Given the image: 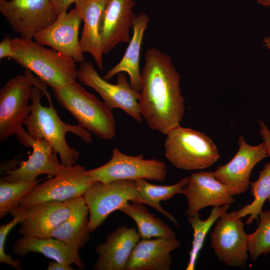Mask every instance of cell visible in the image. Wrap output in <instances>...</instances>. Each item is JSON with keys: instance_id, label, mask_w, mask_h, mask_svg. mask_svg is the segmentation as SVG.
Listing matches in <instances>:
<instances>
[{"instance_id": "obj_35", "label": "cell", "mask_w": 270, "mask_h": 270, "mask_svg": "<svg viewBox=\"0 0 270 270\" xmlns=\"http://www.w3.org/2000/svg\"><path fill=\"white\" fill-rule=\"evenodd\" d=\"M48 270H74V268L70 264H62L56 261L51 262L49 263Z\"/></svg>"}, {"instance_id": "obj_37", "label": "cell", "mask_w": 270, "mask_h": 270, "mask_svg": "<svg viewBox=\"0 0 270 270\" xmlns=\"http://www.w3.org/2000/svg\"><path fill=\"white\" fill-rule=\"evenodd\" d=\"M264 46L270 51V36L264 38Z\"/></svg>"}, {"instance_id": "obj_30", "label": "cell", "mask_w": 270, "mask_h": 270, "mask_svg": "<svg viewBox=\"0 0 270 270\" xmlns=\"http://www.w3.org/2000/svg\"><path fill=\"white\" fill-rule=\"evenodd\" d=\"M258 218L256 230L248 234V252L252 262H255L260 254L266 256L270 252V210L262 211Z\"/></svg>"}, {"instance_id": "obj_23", "label": "cell", "mask_w": 270, "mask_h": 270, "mask_svg": "<svg viewBox=\"0 0 270 270\" xmlns=\"http://www.w3.org/2000/svg\"><path fill=\"white\" fill-rule=\"evenodd\" d=\"M12 250L20 256H24L30 252H39L62 264H74L79 270H84L85 266L78 252L56 238L23 236L14 242Z\"/></svg>"}, {"instance_id": "obj_7", "label": "cell", "mask_w": 270, "mask_h": 270, "mask_svg": "<svg viewBox=\"0 0 270 270\" xmlns=\"http://www.w3.org/2000/svg\"><path fill=\"white\" fill-rule=\"evenodd\" d=\"M88 207L89 230L94 232L108 216L127 202H136L139 196L135 180H120L107 183L96 181L82 196Z\"/></svg>"}, {"instance_id": "obj_24", "label": "cell", "mask_w": 270, "mask_h": 270, "mask_svg": "<svg viewBox=\"0 0 270 270\" xmlns=\"http://www.w3.org/2000/svg\"><path fill=\"white\" fill-rule=\"evenodd\" d=\"M89 211L83 196L72 199L70 215L50 234L78 252L90 240Z\"/></svg>"}, {"instance_id": "obj_18", "label": "cell", "mask_w": 270, "mask_h": 270, "mask_svg": "<svg viewBox=\"0 0 270 270\" xmlns=\"http://www.w3.org/2000/svg\"><path fill=\"white\" fill-rule=\"evenodd\" d=\"M134 0H109L100 22L102 52L107 54L120 42L128 43L134 14Z\"/></svg>"}, {"instance_id": "obj_26", "label": "cell", "mask_w": 270, "mask_h": 270, "mask_svg": "<svg viewBox=\"0 0 270 270\" xmlns=\"http://www.w3.org/2000/svg\"><path fill=\"white\" fill-rule=\"evenodd\" d=\"M119 210L134 220L142 239L176 238L174 231L161 219L149 212L143 204L128 202Z\"/></svg>"}, {"instance_id": "obj_1", "label": "cell", "mask_w": 270, "mask_h": 270, "mask_svg": "<svg viewBox=\"0 0 270 270\" xmlns=\"http://www.w3.org/2000/svg\"><path fill=\"white\" fill-rule=\"evenodd\" d=\"M140 74L138 100L142 118L150 128L167 135L180 126L184 114L180 75L170 57L155 48L146 50Z\"/></svg>"}, {"instance_id": "obj_19", "label": "cell", "mask_w": 270, "mask_h": 270, "mask_svg": "<svg viewBox=\"0 0 270 270\" xmlns=\"http://www.w3.org/2000/svg\"><path fill=\"white\" fill-rule=\"evenodd\" d=\"M72 199L26 206L28 212L20 223L18 233L22 236L50 238L52 231L70 215Z\"/></svg>"}, {"instance_id": "obj_10", "label": "cell", "mask_w": 270, "mask_h": 270, "mask_svg": "<svg viewBox=\"0 0 270 270\" xmlns=\"http://www.w3.org/2000/svg\"><path fill=\"white\" fill-rule=\"evenodd\" d=\"M0 12L24 39H33L58 16L50 0H0Z\"/></svg>"}, {"instance_id": "obj_21", "label": "cell", "mask_w": 270, "mask_h": 270, "mask_svg": "<svg viewBox=\"0 0 270 270\" xmlns=\"http://www.w3.org/2000/svg\"><path fill=\"white\" fill-rule=\"evenodd\" d=\"M109 0H76L75 8L84 23L80 38L83 52H88L94 58L100 72L103 70L102 44L100 34V22Z\"/></svg>"}, {"instance_id": "obj_12", "label": "cell", "mask_w": 270, "mask_h": 270, "mask_svg": "<svg viewBox=\"0 0 270 270\" xmlns=\"http://www.w3.org/2000/svg\"><path fill=\"white\" fill-rule=\"evenodd\" d=\"M86 171L79 164L67 166L58 175L37 184L31 192L22 200L20 204L30 206L50 201L66 202L82 196L88 188L96 182Z\"/></svg>"}, {"instance_id": "obj_20", "label": "cell", "mask_w": 270, "mask_h": 270, "mask_svg": "<svg viewBox=\"0 0 270 270\" xmlns=\"http://www.w3.org/2000/svg\"><path fill=\"white\" fill-rule=\"evenodd\" d=\"M180 246L176 238L140 240L132 252L126 270H170L172 264L170 253Z\"/></svg>"}, {"instance_id": "obj_8", "label": "cell", "mask_w": 270, "mask_h": 270, "mask_svg": "<svg viewBox=\"0 0 270 270\" xmlns=\"http://www.w3.org/2000/svg\"><path fill=\"white\" fill-rule=\"evenodd\" d=\"M77 78L96 91L112 110L121 109L136 122H142L138 100L139 92L132 88L125 72L118 74L116 84H112L100 76L92 62L84 60L78 68Z\"/></svg>"}, {"instance_id": "obj_6", "label": "cell", "mask_w": 270, "mask_h": 270, "mask_svg": "<svg viewBox=\"0 0 270 270\" xmlns=\"http://www.w3.org/2000/svg\"><path fill=\"white\" fill-rule=\"evenodd\" d=\"M33 76L26 70L24 74L10 79L0 90V141L6 140L22 130V124L30 114L29 104Z\"/></svg>"}, {"instance_id": "obj_4", "label": "cell", "mask_w": 270, "mask_h": 270, "mask_svg": "<svg viewBox=\"0 0 270 270\" xmlns=\"http://www.w3.org/2000/svg\"><path fill=\"white\" fill-rule=\"evenodd\" d=\"M52 89L56 101L78 124L102 140H111L115 136L116 126L112 110L80 84L74 81Z\"/></svg>"}, {"instance_id": "obj_36", "label": "cell", "mask_w": 270, "mask_h": 270, "mask_svg": "<svg viewBox=\"0 0 270 270\" xmlns=\"http://www.w3.org/2000/svg\"><path fill=\"white\" fill-rule=\"evenodd\" d=\"M257 2L263 6H270V0H256Z\"/></svg>"}, {"instance_id": "obj_15", "label": "cell", "mask_w": 270, "mask_h": 270, "mask_svg": "<svg viewBox=\"0 0 270 270\" xmlns=\"http://www.w3.org/2000/svg\"><path fill=\"white\" fill-rule=\"evenodd\" d=\"M183 190L188 203L185 212L188 218L207 206L230 205L235 202L227 186L219 182L212 171L192 173Z\"/></svg>"}, {"instance_id": "obj_16", "label": "cell", "mask_w": 270, "mask_h": 270, "mask_svg": "<svg viewBox=\"0 0 270 270\" xmlns=\"http://www.w3.org/2000/svg\"><path fill=\"white\" fill-rule=\"evenodd\" d=\"M22 145L32 148V154L26 160L22 161L18 168L4 172L0 180L33 182L42 174L57 176L67 167L59 163L56 154L45 140H34L28 134Z\"/></svg>"}, {"instance_id": "obj_5", "label": "cell", "mask_w": 270, "mask_h": 270, "mask_svg": "<svg viewBox=\"0 0 270 270\" xmlns=\"http://www.w3.org/2000/svg\"><path fill=\"white\" fill-rule=\"evenodd\" d=\"M166 136L165 156L178 168L186 170L206 168L220 157L214 142L203 132L179 126Z\"/></svg>"}, {"instance_id": "obj_27", "label": "cell", "mask_w": 270, "mask_h": 270, "mask_svg": "<svg viewBox=\"0 0 270 270\" xmlns=\"http://www.w3.org/2000/svg\"><path fill=\"white\" fill-rule=\"evenodd\" d=\"M230 204L220 206H213L207 219L202 220L198 212L190 217L188 218V222L192 226L193 230V240L192 248L189 252V260L186 270H194L198 254L202 248L204 242L212 226L224 213L227 212Z\"/></svg>"}, {"instance_id": "obj_22", "label": "cell", "mask_w": 270, "mask_h": 270, "mask_svg": "<svg viewBox=\"0 0 270 270\" xmlns=\"http://www.w3.org/2000/svg\"><path fill=\"white\" fill-rule=\"evenodd\" d=\"M150 18L146 13L141 12L134 15L133 20L132 34L121 60L106 72L103 78L107 80L118 74L126 73L131 86L135 90H141V74L140 60L141 46L144 32L147 28Z\"/></svg>"}, {"instance_id": "obj_11", "label": "cell", "mask_w": 270, "mask_h": 270, "mask_svg": "<svg viewBox=\"0 0 270 270\" xmlns=\"http://www.w3.org/2000/svg\"><path fill=\"white\" fill-rule=\"evenodd\" d=\"M236 211L226 212L210 234L212 247L218 259L230 266L244 268L248 258V234Z\"/></svg>"}, {"instance_id": "obj_17", "label": "cell", "mask_w": 270, "mask_h": 270, "mask_svg": "<svg viewBox=\"0 0 270 270\" xmlns=\"http://www.w3.org/2000/svg\"><path fill=\"white\" fill-rule=\"evenodd\" d=\"M140 236L136 228L125 225L118 227L98 244L95 252L98 258L93 265L95 270H126L132 252Z\"/></svg>"}, {"instance_id": "obj_31", "label": "cell", "mask_w": 270, "mask_h": 270, "mask_svg": "<svg viewBox=\"0 0 270 270\" xmlns=\"http://www.w3.org/2000/svg\"><path fill=\"white\" fill-rule=\"evenodd\" d=\"M28 207L20 204V206L10 214L13 216L14 218L8 223L0 226V262L4 263L11 266L18 270H21V263L18 260H14L12 256L7 254L4 250L6 238L11 229L20 222L26 216Z\"/></svg>"}, {"instance_id": "obj_2", "label": "cell", "mask_w": 270, "mask_h": 270, "mask_svg": "<svg viewBox=\"0 0 270 270\" xmlns=\"http://www.w3.org/2000/svg\"><path fill=\"white\" fill-rule=\"evenodd\" d=\"M41 88L34 86L31 94L32 110L24 122L28 136L34 140H45L58 154L60 164L66 166L76 164L79 152L70 147L66 140L68 132L80 137L84 142L91 143V133L79 124L72 125L61 120L52 102L48 107L40 102Z\"/></svg>"}, {"instance_id": "obj_3", "label": "cell", "mask_w": 270, "mask_h": 270, "mask_svg": "<svg viewBox=\"0 0 270 270\" xmlns=\"http://www.w3.org/2000/svg\"><path fill=\"white\" fill-rule=\"evenodd\" d=\"M11 42L14 50L12 59L52 88L67 86L77 78L76 64L70 58L32 39L14 37Z\"/></svg>"}, {"instance_id": "obj_13", "label": "cell", "mask_w": 270, "mask_h": 270, "mask_svg": "<svg viewBox=\"0 0 270 270\" xmlns=\"http://www.w3.org/2000/svg\"><path fill=\"white\" fill-rule=\"evenodd\" d=\"M238 144V151L233 158L214 172L215 178L227 186L233 196L247 190L253 168L268 156L264 142L251 146L246 142L243 136H240Z\"/></svg>"}, {"instance_id": "obj_9", "label": "cell", "mask_w": 270, "mask_h": 270, "mask_svg": "<svg viewBox=\"0 0 270 270\" xmlns=\"http://www.w3.org/2000/svg\"><path fill=\"white\" fill-rule=\"evenodd\" d=\"M86 172L94 180L104 183L139 178L162 182L166 178L167 166L162 160H146L142 154L128 156L114 148L108 162L100 167L86 170Z\"/></svg>"}, {"instance_id": "obj_34", "label": "cell", "mask_w": 270, "mask_h": 270, "mask_svg": "<svg viewBox=\"0 0 270 270\" xmlns=\"http://www.w3.org/2000/svg\"><path fill=\"white\" fill-rule=\"evenodd\" d=\"M258 124L261 127L260 132L265 144L267 156H270V130L264 122L259 120Z\"/></svg>"}, {"instance_id": "obj_29", "label": "cell", "mask_w": 270, "mask_h": 270, "mask_svg": "<svg viewBox=\"0 0 270 270\" xmlns=\"http://www.w3.org/2000/svg\"><path fill=\"white\" fill-rule=\"evenodd\" d=\"M41 180L33 182L0 181V218L16 210L22 200L31 192Z\"/></svg>"}, {"instance_id": "obj_32", "label": "cell", "mask_w": 270, "mask_h": 270, "mask_svg": "<svg viewBox=\"0 0 270 270\" xmlns=\"http://www.w3.org/2000/svg\"><path fill=\"white\" fill-rule=\"evenodd\" d=\"M14 54V50L11 42V38L8 34H6L0 42V58H12Z\"/></svg>"}, {"instance_id": "obj_14", "label": "cell", "mask_w": 270, "mask_h": 270, "mask_svg": "<svg viewBox=\"0 0 270 270\" xmlns=\"http://www.w3.org/2000/svg\"><path fill=\"white\" fill-rule=\"evenodd\" d=\"M82 21L74 8L64 12L50 26L36 33L33 39L37 43L50 46L72 58L82 62L84 56L80 46L78 32Z\"/></svg>"}, {"instance_id": "obj_33", "label": "cell", "mask_w": 270, "mask_h": 270, "mask_svg": "<svg viewBox=\"0 0 270 270\" xmlns=\"http://www.w3.org/2000/svg\"><path fill=\"white\" fill-rule=\"evenodd\" d=\"M76 0H50L58 16L66 12L70 6L74 3Z\"/></svg>"}, {"instance_id": "obj_25", "label": "cell", "mask_w": 270, "mask_h": 270, "mask_svg": "<svg viewBox=\"0 0 270 270\" xmlns=\"http://www.w3.org/2000/svg\"><path fill=\"white\" fill-rule=\"evenodd\" d=\"M188 180V176H186L172 185L158 186L148 182L146 179H137L135 180L138 185L139 196L136 203L146 204L151 206L179 228L176 218L164 210L160 202L171 199L176 194H183V188L187 184Z\"/></svg>"}, {"instance_id": "obj_28", "label": "cell", "mask_w": 270, "mask_h": 270, "mask_svg": "<svg viewBox=\"0 0 270 270\" xmlns=\"http://www.w3.org/2000/svg\"><path fill=\"white\" fill-rule=\"evenodd\" d=\"M250 193L254 198L252 202L236 210L238 216L242 218L250 215L245 224H252L258 219L265 202H270V162L265 164L259 172L258 179L250 182Z\"/></svg>"}]
</instances>
